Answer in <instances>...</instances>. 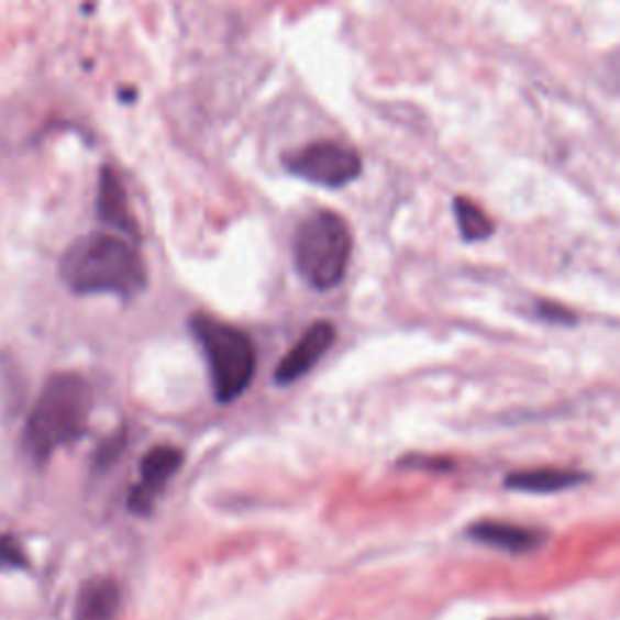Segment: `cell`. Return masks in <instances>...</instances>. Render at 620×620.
<instances>
[{"label":"cell","mask_w":620,"mask_h":620,"mask_svg":"<svg viewBox=\"0 0 620 620\" xmlns=\"http://www.w3.org/2000/svg\"><path fill=\"white\" fill-rule=\"evenodd\" d=\"M58 274L78 296H119L134 298L146 289V265L134 241L112 233L82 235L70 245Z\"/></svg>","instance_id":"6da1fadb"},{"label":"cell","mask_w":620,"mask_h":620,"mask_svg":"<svg viewBox=\"0 0 620 620\" xmlns=\"http://www.w3.org/2000/svg\"><path fill=\"white\" fill-rule=\"evenodd\" d=\"M92 408L90 388L74 374L46 380L25 424V449L32 461L46 463L58 449L76 444L86 434Z\"/></svg>","instance_id":"7a4b0ae2"},{"label":"cell","mask_w":620,"mask_h":620,"mask_svg":"<svg viewBox=\"0 0 620 620\" xmlns=\"http://www.w3.org/2000/svg\"><path fill=\"white\" fill-rule=\"evenodd\" d=\"M350 223L335 211H313L294 233V265L301 279L315 291H330L342 284L352 259Z\"/></svg>","instance_id":"3957f363"},{"label":"cell","mask_w":620,"mask_h":620,"mask_svg":"<svg viewBox=\"0 0 620 620\" xmlns=\"http://www.w3.org/2000/svg\"><path fill=\"white\" fill-rule=\"evenodd\" d=\"M189 328L207 356L213 396L223 405L241 398L257 368V352L247 332L204 313L195 315Z\"/></svg>","instance_id":"277c9868"},{"label":"cell","mask_w":620,"mask_h":620,"mask_svg":"<svg viewBox=\"0 0 620 620\" xmlns=\"http://www.w3.org/2000/svg\"><path fill=\"white\" fill-rule=\"evenodd\" d=\"M284 168L310 185L340 189L354 182L362 175L364 165L362 155L347 143L325 139L286 153Z\"/></svg>","instance_id":"5b68a950"},{"label":"cell","mask_w":620,"mask_h":620,"mask_svg":"<svg viewBox=\"0 0 620 620\" xmlns=\"http://www.w3.org/2000/svg\"><path fill=\"white\" fill-rule=\"evenodd\" d=\"M182 451L175 446H155L151 449L141 461L139 468V483L131 487L129 495V509L139 517H148L153 505L158 502L165 487L170 485L175 473L182 468Z\"/></svg>","instance_id":"8992f818"},{"label":"cell","mask_w":620,"mask_h":620,"mask_svg":"<svg viewBox=\"0 0 620 620\" xmlns=\"http://www.w3.org/2000/svg\"><path fill=\"white\" fill-rule=\"evenodd\" d=\"M337 330L328 320H318V323L310 325L301 340H298L289 354L284 356L281 364L274 372V380L279 386H291L296 380H301L306 374L313 372L318 362L330 352L332 344H335Z\"/></svg>","instance_id":"52a82bcc"},{"label":"cell","mask_w":620,"mask_h":620,"mask_svg":"<svg viewBox=\"0 0 620 620\" xmlns=\"http://www.w3.org/2000/svg\"><path fill=\"white\" fill-rule=\"evenodd\" d=\"M98 217L102 223L110 225L119 235L129 241H139V223L131 213L126 189L112 168H102L98 182Z\"/></svg>","instance_id":"ba28073f"},{"label":"cell","mask_w":620,"mask_h":620,"mask_svg":"<svg viewBox=\"0 0 620 620\" xmlns=\"http://www.w3.org/2000/svg\"><path fill=\"white\" fill-rule=\"evenodd\" d=\"M468 535L473 541L499 547V551L511 555L533 553L535 547L543 543L539 531L517 527V523H507V521H478L468 529Z\"/></svg>","instance_id":"9c48e42d"},{"label":"cell","mask_w":620,"mask_h":620,"mask_svg":"<svg viewBox=\"0 0 620 620\" xmlns=\"http://www.w3.org/2000/svg\"><path fill=\"white\" fill-rule=\"evenodd\" d=\"M119 608H122V587L110 577H98L80 587L74 620H117Z\"/></svg>","instance_id":"30bf717a"},{"label":"cell","mask_w":620,"mask_h":620,"mask_svg":"<svg viewBox=\"0 0 620 620\" xmlns=\"http://www.w3.org/2000/svg\"><path fill=\"white\" fill-rule=\"evenodd\" d=\"M584 480V473L563 470V468H533V470H517L507 478L509 490L533 492V495H551L575 487Z\"/></svg>","instance_id":"8fae6325"},{"label":"cell","mask_w":620,"mask_h":620,"mask_svg":"<svg viewBox=\"0 0 620 620\" xmlns=\"http://www.w3.org/2000/svg\"><path fill=\"white\" fill-rule=\"evenodd\" d=\"M453 213H456L461 235L468 243L485 241V237H490L495 231V223L490 221V217H487V213L470 199L465 197L453 199Z\"/></svg>","instance_id":"7c38bea8"},{"label":"cell","mask_w":620,"mask_h":620,"mask_svg":"<svg viewBox=\"0 0 620 620\" xmlns=\"http://www.w3.org/2000/svg\"><path fill=\"white\" fill-rule=\"evenodd\" d=\"M27 567V555L15 535H0V569Z\"/></svg>","instance_id":"4fadbf2b"}]
</instances>
